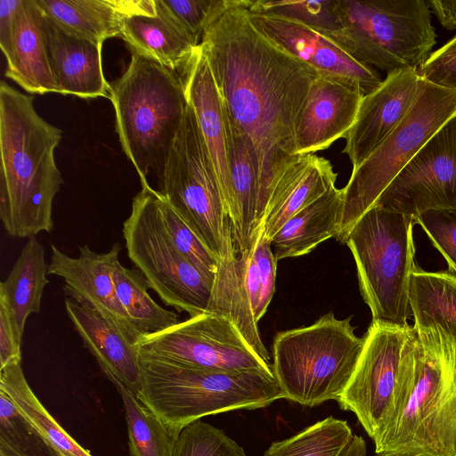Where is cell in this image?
<instances>
[{
  "label": "cell",
  "instance_id": "cb8c5ba5",
  "mask_svg": "<svg viewBox=\"0 0 456 456\" xmlns=\"http://www.w3.org/2000/svg\"><path fill=\"white\" fill-rule=\"evenodd\" d=\"M337 177L328 159L315 154L301 155L270 196L262 222L264 236L271 241L288 220L335 187Z\"/></svg>",
  "mask_w": 456,
  "mask_h": 456
},
{
  "label": "cell",
  "instance_id": "d6a6232c",
  "mask_svg": "<svg viewBox=\"0 0 456 456\" xmlns=\"http://www.w3.org/2000/svg\"><path fill=\"white\" fill-rule=\"evenodd\" d=\"M353 435L346 420L329 416L289 438L272 443L263 456H339Z\"/></svg>",
  "mask_w": 456,
  "mask_h": 456
},
{
  "label": "cell",
  "instance_id": "7402d4cb",
  "mask_svg": "<svg viewBox=\"0 0 456 456\" xmlns=\"http://www.w3.org/2000/svg\"><path fill=\"white\" fill-rule=\"evenodd\" d=\"M183 71L188 102L212 159L225 208L230 195V177L224 110L200 45Z\"/></svg>",
  "mask_w": 456,
  "mask_h": 456
},
{
  "label": "cell",
  "instance_id": "ffe728a7",
  "mask_svg": "<svg viewBox=\"0 0 456 456\" xmlns=\"http://www.w3.org/2000/svg\"><path fill=\"white\" fill-rule=\"evenodd\" d=\"M45 26L57 94L110 99V83L102 70V45L63 28L45 15Z\"/></svg>",
  "mask_w": 456,
  "mask_h": 456
},
{
  "label": "cell",
  "instance_id": "44dd1931",
  "mask_svg": "<svg viewBox=\"0 0 456 456\" xmlns=\"http://www.w3.org/2000/svg\"><path fill=\"white\" fill-rule=\"evenodd\" d=\"M5 77L26 92L57 94L45 26V15L36 0H22L16 14Z\"/></svg>",
  "mask_w": 456,
  "mask_h": 456
},
{
  "label": "cell",
  "instance_id": "3957f363",
  "mask_svg": "<svg viewBox=\"0 0 456 456\" xmlns=\"http://www.w3.org/2000/svg\"><path fill=\"white\" fill-rule=\"evenodd\" d=\"M33 96L0 84V218L12 237L53 230V203L63 179L54 151L62 132L36 110Z\"/></svg>",
  "mask_w": 456,
  "mask_h": 456
},
{
  "label": "cell",
  "instance_id": "ac0fdd59",
  "mask_svg": "<svg viewBox=\"0 0 456 456\" xmlns=\"http://www.w3.org/2000/svg\"><path fill=\"white\" fill-rule=\"evenodd\" d=\"M120 250L118 243L104 253H97L88 245H83L79 247L78 256L75 257L52 244L48 274L63 279L64 290L69 297L87 304L139 340L118 300L112 280V271Z\"/></svg>",
  "mask_w": 456,
  "mask_h": 456
},
{
  "label": "cell",
  "instance_id": "6da1fadb",
  "mask_svg": "<svg viewBox=\"0 0 456 456\" xmlns=\"http://www.w3.org/2000/svg\"><path fill=\"white\" fill-rule=\"evenodd\" d=\"M250 2L225 12L205 31L200 47L225 111L255 154L263 222L273 191L300 157L297 119L318 73L253 26Z\"/></svg>",
  "mask_w": 456,
  "mask_h": 456
},
{
  "label": "cell",
  "instance_id": "f1b7e54d",
  "mask_svg": "<svg viewBox=\"0 0 456 456\" xmlns=\"http://www.w3.org/2000/svg\"><path fill=\"white\" fill-rule=\"evenodd\" d=\"M410 281L413 326L439 328L456 342V274L449 269L428 272L416 265Z\"/></svg>",
  "mask_w": 456,
  "mask_h": 456
},
{
  "label": "cell",
  "instance_id": "277c9868",
  "mask_svg": "<svg viewBox=\"0 0 456 456\" xmlns=\"http://www.w3.org/2000/svg\"><path fill=\"white\" fill-rule=\"evenodd\" d=\"M139 360L142 387L136 396L176 436L205 416L265 408L284 399L273 374L202 369L141 353Z\"/></svg>",
  "mask_w": 456,
  "mask_h": 456
},
{
  "label": "cell",
  "instance_id": "30bf717a",
  "mask_svg": "<svg viewBox=\"0 0 456 456\" xmlns=\"http://www.w3.org/2000/svg\"><path fill=\"white\" fill-rule=\"evenodd\" d=\"M157 191L142 184L124 222L127 256L163 303L190 317L207 313L213 282L171 243L157 212Z\"/></svg>",
  "mask_w": 456,
  "mask_h": 456
},
{
  "label": "cell",
  "instance_id": "f6af8a7d",
  "mask_svg": "<svg viewBox=\"0 0 456 456\" xmlns=\"http://www.w3.org/2000/svg\"><path fill=\"white\" fill-rule=\"evenodd\" d=\"M429 7L447 29H456V0H429Z\"/></svg>",
  "mask_w": 456,
  "mask_h": 456
},
{
  "label": "cell",
  "instance_id": "8fae6325",
  "mask_svg": "<svg viewBox=\"0 0 456 456\" xmlns=\"http://www.w3.org/2000/svg\"><path fill=\"white\" fill-rule=\"evenodd\" d=\"M159 184L160 194L219 258L230 218L207 144L189 102Z\"/></svg>",
  "mask_w": 456,
  "mask_h": 456
},
{
  "label": "cell",
  "instance_id": "603a6c76",
  "mask_svg": "<svg viewBox=\"0 0 456 456\" xmlns=\"http://www.w3.org/2000/svg\"><path fill=\"white\" fill-rule=\"evenodd\" d=\"M245 254L236 248L232 226L229 220L224 246L218 258L207 313L232 322L254 352L265 362L270 355L262 342L245 284Z\"/></svg>",
  "mask_w": 456,
  "mask_h": 456
},
{
  "label": "cell",
  "instance_id": "b9f144b4",
  "mask_svg": "<svg viewBox=\"0 0 456 456\" xmlns=\"http://www.w3.org/2000/svg\"><path fill=\"white\" fill-rule=\"evenodd\" d=\"M21 342L16 323L6 304L0 299V369L21 362Z\"/></svg>",
  "mask_w": 456,
  "mask_h": 456
},
{
  "label": "cell",
  "instance_id": "f35d334b",
  "mask_svg": "<svg viewBox=\"0 0 456 456\" xmlns=\"http://www.w3.org/2000/svg\"><path fill=\"white\" fill-rule=\"evenodd\" d=\"M414 220L456 274V209L428 210Z\"/></svg>",
  "mask_w": 456,
  "mask_h": 456
},
{
  "label": "cell",
  "instance_id": "e575fe53",
  "mask_svg": "<svg viewBox=\"0 0 456 456\" xmlns=\"http://www.w3.org/2000/svg\"><path fill=\"white\" fill-rule=\"evenodd\" d=\"M160 224L175 248L205 277L214 281L218 258L165 200L159 191L155 197Z\"/></svg>",
  "mask_w": 456,
  "mask_h": 456
},
{
  "label": "cell",
  "instance_id": "60d3db41",
  "mask_svg": "<svg viewBox=\"0 0 456 456\" xmlns=\"http://www.w3.org/2000/svg\"><path fill=\"white\" fill-rule=\"evenodd\" d=\"M253 258L257 266L261 283V298L257 315L259 321L265 314L275 290L277 262L272 250L271 241L264 236L262 230L254 245Z\"/></svg>",
  "mask_w": 456,
  "mask_h": 456
},
{
  "label": "cell",
  "instance_id": "4fadbf2b",
  "mask_svg": "<svg viewBox=\"0 0 456 456\" xmlns=\"http://www.w3.org/2000/svg\"><path fill=\"white\" fill-rule=\"evenodd\" d=\"M414 335L409 324L371 321L356 369L337 401L342 410L356 416L372 440L389 409L403 358Z\"/></svg>",
  "mask_w": 456,
  "mask_h": 456
},
{
  "label": "cell",
  "instance_id": "7a4b0ae2",
  "mask_svg": "<svg viewBox=\"0 0 456 456\" xmlns=\"http://www.w3.org/2000/svg\"><path fill=\"white\" fill-rule=\"evenodd\" d=\"M413 328L375 452L456 456V342L439 328Z\"/></svg>",
  "mask_w": 456,
  "mask_h": 456
},
{
  "label": "cell",
  "instance_id": "e0dca14e",
  "mask_svg": "<svg viewBox=\"0 0 456 456\" xmlns=\"http://www.w3.org/2000/svg\"><path fill=\"white\" fill-rule=\"evenodd\" d=\"M422 85L414 69L387 74L372 93L363 96L354 124L345 135L346 154L356 169L404 118Z\"/></svg>",
  "mask_w": 456,
  "mask_h": 456
},
{
  "label": "cell",
  "instance_id": "4316f807",
  "mask_svg": "<svg viewBox=\"0 0 456 456\" xmlns=\"http://www.w3.org/2000/svg\"><path fill=\"white\" fill-rule=\"evenodd\" d=\"M156 12L126 17L119 37L133 53L174 70L184 69L200 45L168 16L158 9Z\"/></svg>",
  "mask_w": 456,
  "mask_h": 456
},
{
  "label": "cell",
  "instance_id": "1f68e13d",
  "mask_svg": "<svg viewBox=\"0 0 456 456\" xmlns=\"http://www.w3.org/2000/svg\"><path fill=\"white\" fill-rule=\"evenodd\" d=\"M115 387L125 409L129 456H172L178 436L146 408L134 393L122 385Z\"/></svg>",
  "mask_w": 456,
  "mask_h": 456
},
{
  "label": "cell",
  "instance_id": "c3c4849f",
  "mask_svg": "<svg viewBox=\"0 0 456 456\" xmlns=\"http://www.w3.org/2000/svg\"><path fill=\"white\" fill-rule=\"evenodd\" d=\"M376 454H377L376 456H397L393 453H376Z\"/></svg>",
  "mask_w": 456,
  "mask_h": 456
},
{
  "label": "cell",
  "instance_id": "74e56055",
  "mask_svg": "<svg viewBox=\"0 0 456 456\" xmlns=\"http://www.w3.org/2000/svg\"><path fill=\"white\" fill-rule=\"evenodd\" d=\"M172 456H246V453L222 429L199 419L180 432Z\"/></svg>",
  "mask_w": 456,
  "mask_h": 456
},
{
  "label": "cell",
  "instance_id": "d6986e66",
  "mask_svg": "<svg viewBox=\"0 0 456 456\" xmlns=\"http://www.w3.org/2000/svg\"><path fill=\"white\" fill-rule=\"evenodd\" d=\"M65 309L105 376L137 395L142 387L138 340L86 303L69 297Z\"/></svg>",
  "mask_w": 456,
  "mask_h": 456
},
{
  "label": "cell",
  "instance_id": "f546056e",
  "mask_svg": "<svg viewBox=\"0 0 456 456\" xmlns=\"http://www.w3.org/2000/svg\"><path fill=\"white\" fill-rule=\"evenodd\" d=\"M0 390L10 396L58 456H93L64 430L40 403L26 380L21 362H12L0 369Z\"/></svg>",
  "mask_w": 456,
  "mask_h": 456
},
{
  "label": "cell",
  "instance_id": "7dc6e473",
  "mask_svg": "<svg viewBox=\"0 0 456 456\" xmlns=\"http://www.w3.org/2000/svg\"><path fill=\"white\" fill-rule=\"evenodd\" d=\"M0 456H20L12 451L8 445L0 442Z\"/></svg>",
  "mask_w": 456,
  "mask_h": 456
},
{
  "label": "cell",
  "instance_id": "2e32d148",
  "mask_svg": "<svg viewBox=\"0 0 456 456\" xmlns=\"http://www.w3.org/2000/svg\"><path fill=\"white\" fill-rule=\"evenodd\" d=\"M363 96L355 82L318 74L297 119V155L314 154L344 138L354 124Z\"/></svg>",
  "mask_w": 456,
  "mask_h": 456
},
{
  "label": "cell",
  "instance_id": "836d02e7",
  "mask_svg": "<svg viewBox=\"0 0 456 456\" xmlns=\"http://www.w3.org/2000/svg\"><path fill=\"white\" fill-rule=\"evenodd\" d=\"M248 10L303 24L332 41H335L343 30L338 0H256L251 1Z\"/></svg>",
  "mask_w": 456,
  "mask_h": 456
},
{
  "label": "cell",
  "instance_id": "d4e9b609",
  "mask_svg": "<svg viewBox=\"0 0 456 456\" xmlns=\"http://www.w3.org/2000/svg\"><path fill=\"white\" fill-rule=\"evenodd\" d=\"M45 16L63 28L103 44L119 37L123 20L133 15L155 16V0H36Z\"/></svg>",
  "mask_w": 456,
  "mask_h": 456
},
{
  "label": "cell",
  "instance_id": "5b68a950",
  "mask_svg": "<svg viewBox=\"0 0 456 456\" xmlns=\"http://www.w3.org/2000/svg\"><path fill=\"white\" fill-rule=\"evenodd\" d=\"M110 100L119 142L141 183L149 173L160 181L189 102L183 77L133 53L126 71L110 84Z\"/></svg>",
  "mask_w": 456,
  "mask_h": 456
},
{
  "label": "cell",
  "instance_id": "bcb514c9",
  "mask_svg": "<svg viewBox=\"0 0 456 456\" xmlns=\"http://www.w3.org/2000/svg\"><path fill=\"white\" fill-rule=\"evenodd\" d=\"M339 456H367L364 439L360 436L353 435Z\"/></svg>",
  "mask_w": 456,
  "mask_h": 456
},
{
  "label": "cell",
  "instance_id": "d590c367",
  "mask_svg": "<svg viewBox=\"0 0 456 456\" xmlns=\"http://www.w3.org/2000/svg\"><path fill=\"white\" fill-rule=\"evenodd\" d=\"M246 0H155L156 9L168 16L198 45L205 31L229 9Z\"/></svg>",
  "mask_w": 456,
  "mask_h": 456
},
{
  "label": "cell",
  "instance_id": "7c38bea8",
  "mask_svg": "<svg viewBox=\"0 0 456 456\" xmlns=\"http://www.w3.org/2000/svg\"><path fill=\"white\" fill-rule=\"evenodd\" d=\"M137 349L180 364L229 372L273 374L235 325L217 314L205 313L140 338Z\"/></svg>",
  "mask_w": 456,
  "mask_h": 456
},
{
  "label": "cell",
  "instance_id": "7bdbcfd3",
  "mask_svg": "<svg viewBox=\"0 0 456 456\" xmlns=\"http://www.w3.org/2000/svg\"><path fill=\"white\" fill-rule=\"evenodd\" d=\"M22 0H0V46L5 56L11 46L15 18Z\"/></svg>",
  "mask_w": 456,
  "mask_h": 456
},
{
  "label": "cell",
  "instance_id": "9c48e42d",
  "mask_svg": "<svg viewBox=\"0 0 456 456\" xmlns=\"http://www.w3.org/2000/svg\"><path fill=\"white\" fill-rule=\"evenodd\" d=\"M456 114V92L422 80L420 91L401 123L354 170L342 188L341 243L354 224L426 142Z\"/></svg>",
  "mask_w": 456,
  "mask_h": 456
},
{
  "label": "cell",
  "instance_id": "52a82bcc",
  "mask_svg": "<svg viewBox=\"0 0 456 456\" xmlns=\"http://www.w3.org/2000/svg\"><path fill=\"white\" fill-rule=\"evenodd\" d=\"M414 224L411 216L373 206L346 239L372 322L408 325L410 281L416 266Z\"/></svg>",
  "mask_w": 456,
  "mask_h": 456
},
{
  "label": "cell",
  "instance_id": "ba28073f",
  "mask_svg": "<svg viewBox=\"0 0 456 456\" xmlns=\"http://www.w3.org/2000/svg\"><path fill=\"white\" fill-rule=\"evenodd\" d=\"M338 8L343 30L334 42L387 74L418 70L436 42L426 0H338Z\"/></svg>",
  "mask_w": 456,
  "mask_h": 456
},
{
  "label": "cell",
  "instance_id": "8d00e7d4",
  "mask_svg": "<svg viewBox=\"0 0 456 456\" xmlns=\"http://www.w3.org/2000/svg\"><path fill=\"white\" fill-rule=\"evenodd\" d=\"M0 442L20 456H58L3 390H0Z\"/></svg>",
  "mask_w": 456,
  "mask_h": 456
},
{
  "label": "cell",
  "instance_id": "484cf974",
  "mask_svg": "<svg viewBox=\"0 0 456 456\" xmlns=\"http://www.w3.org/2000/svg\"><path fill=\"white\" fill-rule=\"evenodd\" d=\"M343 191L336 186L301 209L273 236L271 247L276 261L310 253L340 232Z\"/></svg>",
  "mask_w": 456,
  "mask_h": 456
},
{
  "label": "cell",
  "instance_id": "4dcf8cb0",
  "mask_svg": "<svg viewBox=\"0 0 456 456\" xmlns=\"http://www.w3.org/2000/svg\"><path fill=\"white\" fill-rule=\"evenodd\" d=\"M112 280L118 300L139 338L179 322L175 312L166 310L152 299L149 285L138 269L126 268L118 260L112 271Z\"/></svg>",
  "mask_w": 456,
  "mask_h": 456
},
{
  "label": "cell",
  "instance_id": "83f0119b",
  "mask_svg": "<svg viewBox=\"0 0 456 456\" xmlns=\"http://www.w3.org/2000/svg\"><path fill=\"white\" fill-rule=\"evenodd\" d=\"M45 248L28 238L8 277L0 283V299L8 306L22 337L28 317L40 312L44 289L49 283Z\"/></svg>",
  "mask_w": 456,
  "mask_h": 456
},
{
  "label": "cell",
  "instance_id": "ee69618b",
  "mask_svg": "<svg viewBox=\"0 0 456 456\" xmlns=\"http://www.w3.org/2000/svg\"><path fill=\"white\" fill-rule=\"evenodd\" d=\"M254 245L250 249L242 253L245 254V284L255 321L256 322H258L257 315L261 298V283L257 266L253 258Z\"/></svg>",
  "mask_w": 456,
  "mask_h": 456
},
{
  "label": "cell",
  "instance_id": "ab89813d",
  "mask_svg": "<svg viewBox=\"0 0 456 456\" xmlns=\"http://www.w3.org/2000/svg\"><path fill=\"white\" fill-rule=\"evenodd\" d=\"M417 72L422 80L456 92V34L432 53Z\"/></svg>",
  "mask_w": 456,
  "mask_h": 456
},
{
  "label": "cell",
  "instance_id": "8992f818",
  "mask_svg": "<svg viewBox=\"0 0 456 456\" xmlns=\"http://www.w3.org/2000/svg\"><path fill=\"white\" fill-rule=\"evenodd\" d=\"M354 329L351 316L339 320L330 312L310 326L278 333L273 371L284 399L309 407L338 401L363 349Z\"/></svg>",
  "mask_w": 456,
  "mask_h": 456
},
{
  "label": "cell",
  "instance_id": "5bb4252c",
  "mask_svg": "<svg viewBox=\"0 0 456 456\" xmlns=\"http://www.w3.org/2000/svg\"><path fill=\"white\" fill-rule=\"evenodd\" d=\"M374 206L415 218L456 209V114L419 149Z\"/></svg>",
  "mask_w": 456,
  "mask_h": 456
},
{
  "label": "cell",
  "instance_id": "9a60e30c",
  "mask_svg": "<svg viewBox=\"0 0 456 456\" xmlns=\"http://www.w3.org/2000/svg\"><path fill=\"white\" fill-rule=\"evenodd\" d=\"M248 9V8H247ZM253 26L273 45L313 68L318 74L358 84L365 95L382 83L375 69L363 64L334 41L303 24L248 10Z\"/></svg>",
  "mask_w": 456,
  "mask_h": 456
}]
</instances>
